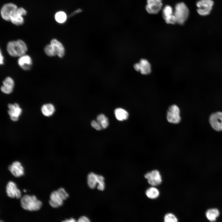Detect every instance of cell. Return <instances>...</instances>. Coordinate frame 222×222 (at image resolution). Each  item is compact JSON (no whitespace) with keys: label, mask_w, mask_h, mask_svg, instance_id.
I'll use <instances>...</instances> for the list:
<instances>
[{"label":"cell","mask_w":222,"mask_h":222,"mask_svg":"<svg viewBox=\"0 0 222 222\" xmlns=\"http://www.w3.org/2000/svg\"><path fill=\"white\" fill-rule=\"evenodd\" d=\"M6 49L10 56L20 57L25 54L27 48L25 43L23 41L19 39L8 42L7 45Z\"/></svg>","instance_id":"cell-1"},{"label":"cell","mask_w":222,"mask_h":222,"mask_svg":"<svg viewBox=\"0 0 222 222\" xmlns=\"http://www.w3.org/2000/svg\"><path fill=\"white\" fill-rule=\"evenodd\" d=\"M20 202L24 209L31 211L39 210L42 205V202L34 195H24L21 198Z\"/></svg>","instance_id":"cell-2"},{"label":"cell","mask_w":222,"mask_h":222,"mask_svg":"<svg viewBox=\"0 0 222 222\" xmlns=\"http://www.w3.org/2000/svg\"><path fill=\"white\" fill-rule=\"evenodd\" d=\"M174 14L176 23L183 25L187 19L189 14V10L186 5L183 2L177 4L175 7Z\"/></svg>","instance_id":"cell-3"},{"label":"cell","mask_w":222,"mask_h":222,"mask_svg":"<svg viewBox=\"0 0 222 222\" xmlns=\"http://www.w3.org/2000/svg\"><path fill=\"white\" fill-rule=\"evenodd\" d=\"M180 113V110L177 105H171L169 107L167 113L168 121L175 124L179 123L181 121Z\"/></svg>","instance_id":"cell-4"},{"label":"cell","mask_w":222,"mask_h":222,"mask_svg":"<svg viewBox=\"0 0 222 222\" xmlns=\"http://www.w3.org/2000/svg\"><path fill=\"white\" fill-rule=\"evenodd\" d=\"M213 3L212 0H199L196 3L198 13L201 15H208L212 9Z\"/></svg>","instance_id":"cell-5"},{"label":"cell","mask_w":222,"mask_h":222,"mask_svg":"<svg viewBox=\"0 0 222 222\" xmlns=\"http://www.w3.org/2000/svg\"><path fill=\"white\" fill-rule=\"evenodd\" d=\"M148 183L154 186L161 184L162 182V177L159 172L157 170H152L147 173L144 175Z\"/></svg>","instance_id":"cell-6"},{"label":"cell","mask_w":222,"mask_h":222,"mask_svg":"<svg viewBox=\"0 0 222 222\" xmlns=\"http://www.w3.org/2000/svg\"><path fill=\"white\" fill-rule=\"evenodd\" d=\"M17 8L16 5L12 3L5 4L1 10L2 17L6 21H10L12 15Z\"/></svg>","instance_id":"cell-7"},{"label":"cell","mask_w":222,"mask_h":222,"mask_svg":"<svg viewBox=\"0 0 222 222\" xmlns=\"http://www.w3.org/2000/svg\"><path fill=\"white\" fill-rule=\"evenodd\" d=\"M27 13L26 10L23 7L17 8L12 15L10 21L16 25H22L24 22L23 16Z\"/></svg>","instance_id":"cell-8"},{"label":"cell","mask_w":222,"mask_h":222,"mask_svg":"<svg viewBox=\"0 0 222 222\" xmlns=\"http://www.w3.org/2000/svg\"><path fill=\"white\" fill-rule=\"evenodd\" d=\"M209 122L215 130L222 131V113L217 112L212 114L210 116Z\"/></svg>","instance_id":"cell-9"},{"label":"cell","mask_w":222,"mask_h":222,"mask_svg":"<svg viewBox=\"0 0 222 222\" xmlns=\"http://www.w3.org/2000/svg\"><path fill=\"white\" fill-rule=\"evenodd\" d=\"M147 2L146 9L150 14H158L162 8V0H147Z\"/></svg>","instance_id":"cell-10"},{"label":"cell","mask_w":222,"mask_h":222,"mask_svg":"<svg viewBox=\"0 0 222 222\" xmlns=\"http://www.w3.org/2000/svg\"><path fill=\"white\" fill-rule=\"evenodd\" d=\"M6 191L8 196L10 198L18 199L21 198L20 191L18 188L16 184L12 181H10L7 183Z\"/></svg>","instance_id":"cell-11"},{"label":"cell","mask_w":222,"mask_h":222,"mask_svg":"<svg viewBox=\"0 0 222 222\" xmlns=\"http://www.w3.org/2000/svg\"><path fill=\"white\" fill-rule=\"evenodd\" d=\"M135 69L138 72H140L141 74L147 75L150 74L151 72V65L149 62L146 59H142L139 62L134 65Z\"/></svg>","instance_id":"cell-12"},{"label":"cell","mask_w":222,"mask_h":222,"mask_svg":"<svg viewBox=\"0 0 222 222\" xmlns=\"http://www.w3.org/2000/svg\"><path fill=\"white\" fill-rule=\"evenodd\" d=\"M163 17L167 24H175L176 21L172 7L169 5L166 6L162 10Z\"/></svg>","instance_id":"cell-13"},{"label":"cell","mask_w":222,"mask_h":222,"mask_svg":"<svg viewBox=\"0 0 222 222\" xmlns=\"http://www.w3.org/2000/svg\"><path fill=\"white\" fill-rule=\"evenodd\" d=\"M8 107L9 109L8 113L11 119L13 121H17L22 112V109L18 105L17 103L9 104Z\"/></svg>","instance_id":"cell-14"},{"label":"cell","mask_w":222,"mask_h":222,"mask_svg":"<svg viewBox=\"0 0 222 222\" xmlns=\"http://www.w3.org/2000/svg\"><path fill=\"white\" fill-rule=\"evenodd\" d=\"M8 169L11 174L15 177H19L24 174V168L20 162L18 161L13 162L9 165Z\"/></svg>","instance_id":"cell-15"},{"label":"cell","mask_w":222,"mask_h":222,"mask_svg":"<svg viewBox=\"0 0 222 222\" xmlns=\"http://www.w3.org/2000/svg\"><path fill=\"white\" fill-rule=\"evenodd\" d=\"M63 200L57 191H54L50 194L49 203L52 207L57 208L62 205Z\"/></svg>","instance_id":"cell-16"},{"label":"cell","mask_w":222,"mask_h":222,"mask_svg":"<svg viewBox=\"0 0 222 222\" xmlns=\"http://www.w3.org/2000/svg\"><path fill=\"white\" fill-rule=\"evenodd\" d=\"M18 63L22 68L27 70L30 69L32 64V60L29 56L25 54L19 57Z\"/></svg>","instance_id":"cell-17"},{"label":"cell","mask_w":222,"mask_h":222,"mask_svg":"<svg viewBox=\"0 0 222 222\" xmlns=\"http://www.w3.org/2000/svg\"><path fill=\"white\" fill-rule=\"evenodd\" d=\"M51 44L54 47L57 55L62 58L65 54V49L62 44L56 39H53L51 41Z\"/></svg>","instance_id":"cell-18"},{"label":"cell","mask_w":222,"mask_h":222,"mask_svg":"<svg viewBox=\"0 0 222 222\" xmlns=\"http://www.w3.org/2000/svg\"><path fill=\"white\" fill-rule=\"evenodd\" d=\"M98 180V175L93 172L89 173L87 177V183L89 187L94 189L96 187Z\"/></svg>","instance_id":"cell-19"},{"label":"cell","mask_w":222,"mask_h":222,"mask_svg":"<svg viewBox=\"0 0 222 222\" xmlns=\"http://www.w3.org/2000/svg\"><path fill=\"white\" fill-rule=\"evenodd\" d=\"M220 215V212L216 208H212L208 209L205 213L207 219L210 221H215Z\"/></svg>","instance_id":"cell-20"},{"label":"cell","mask_w":222,"mask_h":222,"mask_svg":"<svg viewBox=\"0 0 222 222\" xmlns=\"http://www.w3.org/2000/svg\"><path fill=\"white\" fill-rule=\"evenodd\" d=\"M114 114L117 119L119 121H122L128 119L129 114L127 112L125 109L118 108L114 111Z\"/></svg>","instance_id":"cell-21"},{"label":"cell","mask_w":222,"mask_h":222,"mask_svg":"<svg viewBox=\"0 0 222 222\" xmlns=\"http://www.w3.org/2000/svg\"><path fill=\"white\" fill-rule=\"evenodd\" d=\"M55 111L54 106L51 104L44 105L41 108L42 113L46 116L49 117L52 115Z\"/></svg>","instance_id":"cell-22"},{"label":"cell","mask_w":222,"mask_h":222,"mask_svg":"<svg viewBox=\"0 0 222 222\" xmlns=\"http://www.w3.org/2000/svg\"><path fill=\"white\" fill-rule=\"evenodd\" d=\"M146 195L149 198L154 199L157 198L159 195L158 190L154 187H150L146 191Z\"/></svg>","instance_id":"cell-23"},{"label":"cell","mask_w":222,"mask_h":222,"mask_svg":"<svg viewBox=\"0 0 222 222\" xmlns=\"http://www.w3.org/2000/svg\"><path fill=\"white\" fill-rule=\"evenodd\" d=\"M97 121L100 124L103 129L106 128L109 125L108 118L103 114L99 115L97 118Z\"/></svg>","instance_id":"cell-24"},{"label":"cell","mask_w":222,"mask_h":222,"mask_svg":"<svg viewBox=\"0 0 222 222\" xmlns=\"http://www.w3.org/2000/svg\"><path fill=\"white\" fill-rule=\"evenodd\" d=\"M67 15L65 13L60 11L57 12L55 15V19L57 22L60 23H64L67 19Z\"/></svg>","instance_id":"cell-25"},{"label":"cell","mask_w":222,"mask_h":222,"mask_svg":"<svg viewBox=\"0 0 222 222\" xmlns=\"http://www.w3.org/2000/svg\"><path fill=\"white\" fill-rule=\"evenodd\" d=\"M44 50L46 54L48 56H53L57 55L54 47L51 44L46 45Z\"/></svg>","instance_id":"cell-26"},{"label":"cell","mask_w":222,"mask_h":222,"mask_svg":"<svg viewBox=\"0 0 222 222\" xmlns=\"http://www.w3.org/2000/svg\"><path fill=\"white\" fill-rule=\"evenodd\" d=\"M163 222H178V220L177 218L174 214L169 213L165 215Z\"/></svg>","instance_id":"cell-27"},{"label":"cell","mask_w":222,"mask_h":222,"mask_svg":"<svg viewBox=\"0 0 222 222\" xmlns=\"http://www.w3.org/2000/svg\"><path fill=\"white\" fill-rule=\"evenodd\" d=\"M97 188L98 190L101 191H103L105 189V178L102 175H98V180Z\"/></svg>","instance_id":"cell-28"},{"label":"cell","mask_w":222,"mask_h":222,"mask_svg":"<svg viewBox=\"0 0 222 222\" xmlns=\"http://www.w3.org/2000/svg\"><path fill=\"white\" fill-rule=\"evenodd\" d=\"M3 85L13 88L14 86V82L13 79L10 77H7L3 81Z\"/></svg>","instance_id":"cell-29"},{"label":"cell","mask_w":222,"mask_h":222,"mask_svg":"<svg viewBox=\"0 0 222 222\" xmlns=\"http://www.w3.org/2000/svg\"><path fill=\"white\" fill-rule=\"evenodd\" d=\"M57 191L64 200H66L68 197V194L63 188H60Z\"/></svg>","instance_id":"cell-30"},{"label":"cell","mask_w":222,"mask_h":222,"mask_svg":"<svg viewBox=\"0 0 222 222\" xmlns=\"http://www.w3.org/2000/svg\"><path fill=\"white\" fill-rule=\"evenodd\" d=\"M91 126L97 130H101L102 128L100 124L97 121H92L91 123Z\"/></svg>","instance_id":"cell-31"},{"label":"cell","mask_w":222,"mask_h":222,"mask_svg":"<svg viewBox=\"0 0 222 222\" xmlns=\"http://www.w3.org/2000/svg\"><path fill=\"white\" fill-rule=\"evenodd\" d=\"M13 89V88L7 87L3 85L2 86L1 88V91L6 94H10L12 92Z\"/></svg>","instance_id":"cell-32"},{"label":"cell","mask_w":222,"mask_h":222,"mask_svg":"<svg viewBox=\"0 0 222 222\" xmlns=\"http://www.w3.org/2000/svg\"><path fill=\"white\" fill-rule=\"evenodd\" d=\"M76 222H90V221L88 218L83 216L80 217Z\"/></svg>","instance_id":"cell-33"},{"label":"cell","mask_w":222,"mask_h":222,"mask_svg":"<svg viewBox=\"0 0 222 222\" xmlns=\"http://www.w3.org/2000/svg\"><path fill=\"white\" fill-rule=\"evenodd\" d=\"M1 51H0V64H3L4 63V57Z\"/></svg>","instance_id":"cell-34"},{"label":"cell","mask_w":222,"mask_h":222,"mask_svg":"<svg viewBox=\"0 0 222 222\" xmlns=\"http://www.w3.org/2000/svg\"><path fill=\"white\" fill-rule=\"evenodd\" d=\"M62 222H76L75 219L73 218H71L69 219L66 220Z\"/></svg>","instance_id":"cell-35"},{"label":"cell","mask_w":222,"mask_h":222,"mask_svg":"<svg viewBox=\"0 0 222 222\" xmlns=\"http://www.w3.org/2000/svg\"><path fill=\"white\" fill-rule=\"evenodd\" d=\"M23 191H24V192H26V190H23Z\"/></svg>","instance_id":"cell-36"},{"label":"cell","mask_w":222,"mask_h":222,"mask_svg":"<svg viewBox=\"0 0 222 222\" xmlns=\"http://www.w3.org/2000/svg\"><path fill=\"white\" fill-rule=\"evenodd\" d=\"M0 222H3L2 221H0Z\"/></svg>","instance_id":"cell-37"}]
</instances>
